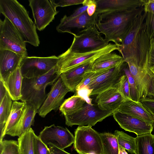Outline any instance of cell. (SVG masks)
<instances>
[{"mask_svg":"<svg viewBox=\"0 0 154 154\" xmlns=\"http://www.w3.org/2000/svg\"><path fill=\"white\" fill-rule=\"evenodd\" d=\"M135 154H154V135L151 133L135 138Z\"/></svg>","mask_w":154,"mask_h":154,"instance_id":"25","label":"cell"},{"mask_svg":"<svg viewBox=\"0 0 154 154\" xmlns=\"http://www.w3.org/2000/svg\"><path fill=\"white\" fill-rule=\"evenodd\" d=\"M59 59L55 55L23 57L20 65L23 76L31 78L43 75L57 66Z\"/></svg>","mask_w":154,"mask_h":154,"instance_id":"10","label":"cell"},{"mask_svg":"<svg viewBox=\"0 0 154 154\" xmlns=\"http://www.w3.org/2000/svg\"><path fill=\"white\" fill-rule=\"evenodd\" d=\"M123 64L107 69L87 86L92 90L91 95H96L113 87L122 74Z\"/></svg>","mask_w":154,"mask_h":154,"instance_id":"15","label":"cell"},{"mask_svg":"<svg viewBox=\"0 0 154 154\" xmlns=\"http://www.w3.org/2000/svg\"><path fill=\"white\" fill-rule=\"evenodd\" d=\"M93 60L78 66L61 74L60 77L71 92H74L86 71L91 70Z\"/></svg>","mask_w":154,"mask_h":154,"instance_id":"20","label":"cell"},{"mask_svg":"<svg viewBox=\"0 0 154 154\" xmlns=\"http://www.w3.org/2000/svg\"><path fill=\"white\" fill-rule=\"evenodd\" d=\"M29 2L36 28L42 31L53 21L58 11L50 0H29Z\"/></svg>","mask_w":154,"mask_h":154,"instance_id":"12","label":"cell"},{"mask_svg":"<svg viewBox=\"0 0 154 154\" xmlns=\"http://www.w3.org/2000/svg\"><path fill=\"white\" fill-rule=\"evenodd\" d=\"M0 154H20L18 141L3 140L0 142Z\"/></svg>","mask_w":154,"mask_h":154,"instance_id":"33","label":"cell"},{"mask_svg":"<svg viewBox=\"0 0 154 154\" xmlns=\"http://www.w3.org/2000/svg\"><path fill=\"white\" fill-rule=\"evenodd\" d=\"M113 134L116 137L119 146L126 150L129 153L134 154L135 149V138L124 132L115 130Z\"/></svg>","mask_w":154,"mask_h":154,"instance_id":"31","label":"cell"},{"mask_svg":"<svg viewBox=\"0 0 154 154\" xmlns=\"http://www.w3.org/2000/svg\"><path fill=\"white\" fill-rule=\"evenodd\" d=\"M145 24L147 33L150 40L154 38V15L147 13L145 19Z\"/></svg>","mask_w":154,"mask_h":154,"instance_id":"37","label":"cell"},{"mask_svg":"<svg viewBox=\"0 0 154 154\" xmlns=\"http://www.w3.org/2000/svg\"><path fill=\"white\" fill-rule=\"evenodd\" d=\"M25 102L14 101L11 113L5 125L3 137L6 133L13 128L19 120L26 106Z\"/></svg>","mask_w":154,"mask_h":154,"instance_id":"28","label":"cell"},{"mask_svg":"<svg viewBox=\"0 0 154 154\" xmlns=\"http://www.w3.org/2000/svg\"><path fill=\"white\" fill-rule=\"evenodd\" d=\"M125 99L116 88L112 87L97 94L95 102L101 109L113 113Z\"/></svg>","mask_w":154,"mask_h":154,"instance_id":"18","label":"cell"},{"mask_svg":"<svg viewBox=\"0 0 154 154\" xmlns=\"http://www.w3.org/2000/svg\"><path fill=\"white\" fill-rule=\"evenodd\" d=\"M23 79L19 66L10 73L3 80H0L14 101L21 99Z\"/></svg>","mask_w":154,"mask_h":154,"instance_id":"22","label":"cell"},{"mask_svg":"<svg viewBox=\"0 0 154 154\" xmlns=\"http://www.w3.org/2000/svg\"><path fill=\"white\" fill-rule=\"evenodd\" d=\"M122 75L113 87L117 89L124 97L125 100H131L130 94L128 77L122 71Z\"/></svg>","mask_w":154,"mask_h":154,"instance_id":"32","label":"cell"},{"mask_svg":"<svg viewBox=\"0 0 154 154\" xmlns=\"http://www.w3.org/2000/svg\"><path fill=\"white\" fill-rule=\"evenodd\" d=\"M97 8L95 0L93 2L88 5L87 10V12L90 16H92L95 13Z\"/></svg>","mask_w":154,"mask_h":154,"instance_id":"45","label":"cell"},{"mask_svg":"<svg viewBox=\"0 0 154 154\" xmlns=\"http://www.w3.org/2000/svg\"><path fill=\"white\" fill-rule=\"evenodd\" d=\"M54 7H64L82 4L84 0H50Z\"/></svg>","mask_w":154,"mask_h":154,"instance_id":"38","label":"cell"},{"mask_svg":"<svg viewBox=\"0 0 154 154\" xmlns=\"http://www.w3.org/2000/svg\"><path fill=\"white\" fill-rule=\"evenodd\" d=\"M51 154H72L65 151L64 150L59 148L51 144L48 145Z\"/></svg>","mask_w":154,"mask_h":154,"instance_id":"44","label":"cell"},{"mask_svg":"<svg viewBox=\"0 0 154 154\" xmlns=\"http://www.w3.org/2000/svg\"><path fill=\"white\" fill-rule=\"evenodd\" d=\"M107 69L95 71L89 70L85 72L83 75L82 81L77 87L76 90L85 86H87L90 83L105 72Z\"/></svg>","mask_w":154,"mask_h":154,"instance_id":"35","label":"cell"},{"mask_svg":"<svg viewBox=\"0 0 154 154\" xmlns=\"http://www.w3.org/2000/svg\"><path fill=\"white\" fill-rule=\"evenodd\" d=\"M26 102L21 117L17 123L5 134L11 136L19 137L33 125L35 116L38 110L30 103Z\"/></svg>","mask_w":154,"mask_h":154,"instance_id":"19","label":"cell"},{"mask_svg":"<svg viewBox=\"0 0 154 154\" xmlns=\"http://www.w3.org/2000/svg\"><path fill=\"white\" fill-rule=\"evenodd\" d=\"M117 110L153 124L154 119L152 115L141 102L125 100Z\"/></svg>","mask_w":154,"mask_h":154,"instance_id":"21","label":"cell"},{"mask_svg":"<svg viewBox=\"0 0 154 154\" xmlns=\"http://www.w3.org/2000/svg\"><path fill=\"white\" fill-rule=\"evenodd\" d=\"M125 62L123 57L112 52L102 55L93 62L91 70L95 71L108 69Z\"/></svg>","mask_w":154,"mask_h":154,"instance_id":"24","label":"cell"},{"mask_svg":"<svg viewBox=\"0 0 154 154\" xmlns=\"http://www.w3.org/2000/svg\"><path fill=\"white\" fill-rule=\"evenodd\" d=\"M77 95L83 98L85 101L86 103L91 105L92 103V99L90 98L92 90L89 89L87 86H85L76 90Z\"/></svg>","mask_w":154,"mask_h":154,"instance_id":"39","label":"cell"},{"mask_svg":"<svg viewBox=\"0 0 154 154\" xmlns=\"http://www.w3.org/2000/svg\"><path fill=\"white\" fill-rule=\"evenodd\" d=\"M57 66L42 76L23 78L21 90V101L31 103L38 110L45 100L47 95L46 87L53 84L60 77Z\"/></svg>","mask_w":154,"mask_h":154,"instance_id":"4","label":"cell"},{"mask_svg":"<svg viewBox=\"0 0 154 154\" xmlns=\"http://www.w3.org/2000/svg\"><path fill=\"white\" fill-rule=\"evenodd\" d=\"M38 137L48 146L51 144L63 150L73 143L75 139L74 136L66 128L54 124L45 126Z\"/></svg>","mask_w":154,"mask_h":154,"instance_id":"11","label":"cell"},{"mask_svg":"<svg viewBox=\"0 0 154 154\" xmlns=\"http://www.w3.org/2000/svg\"><path fill=\"white\" fill-rule=\"evenodd\" d=\"M146 0H95V13L131 10L143 6Z\"/></svg>","mask_w":154,"mask_h":154,"instance_id":"17","label":"cell"},{"mask_svg":"<svg viewBox=\"0 0 154 154\" xmlns=\"http://www.w3.org/2000/svg\"><path fill=\"white\" fill-rule=\"evenodd\" d=\"M144 11L143 6L125 11H115L98 15L95 25L108 42L118 47L129 31L137 17Z\"/></svg>","mask_w":154,"mask_h":154,"instance_id":"2","label":"cell"},{"mask_svg":"<svg viewBox=\"0 0 154 154\" xmlns=\"http://www.w3.org/2000/svg\"><path fill=\"white\" fill-rule=\"evenodd\" d=\"M119 154H128L125 150L123 148L119 146Z\"/></svg>","mask_w":154,"mask_h":154,"instance_id":"47","label":"cell"},{"mask_svg":"<svg viewBox=\"0 0 154 154\" xmlns=\"http://www.w3.org/2000/svg\"><path fill=\"white\" fill-rule=\"evenodd\" d=\"M0 101L1 100L3 99L7 91L4 86L2 82L0 81Z\"/></svg>","mask_w":154,"mask_h":154,"instance_id":"46","label":"cell"},{"mask_svg":"<svg viewBox=\"0 0 154 154\" xmlns=\"http://www.w3.org/2000/svg\"><path fill=\"white\" fill-rule=\"evenodd\" d=\"M143 6L144 12L154 15V0H146Z\"/></svg>","mask_w":154,"mask_h":154,"instance_id":"42","label":"cell"},{"mask_svg":"<svg viewBox=\"0 0 154 154\" xmlns=\"http://www.w3.org/2000/svg\"><path fill=\"white\" fill-rule=\"evenodd\" d=\"M120 127L126 131L133 132L137 136L151 133L153 127L137 118L117 110L112 115Z\"/></svg>","mask_w":154,"mask_h":154,"instance_id":"14","label":"cell"},{"mask_svg":"<svg viewBox=\"0 0 154 154\" xmlns=\"http://www.w3.org/2000/svg\"><path fill=\"white\" fill-rule=\"evenodd\" d=\"M35 134L31 128L18 139L20 154H34V140Z\"/></svg>","mask_w":154,"mask_h":154,"instance_id":"27","label":"cell"},{"mask_svg":"<svg viewBox=\"0 0 154 154\" xmlns=\"http://www.w3.org/2000/svg\"><path fill=\"white\" fill-rule=\"evenodd\" d=\"M140 102L152 115L154 119L153 126L154 128V99L147 98Z\"/></svg>","mask_w":154,"mask_h":154,"instance_id":"40","label":"cell"},{"mask_svg":"<svg viewBox=\"0 0 154 154\" xmlns=\"http://www.w3.org/2000/svg\"><path fill=\"white\" fill-rule=\"evenodd\" d=\"M88 7V6L83 5L77 9L71 15L68 16L66 15L67 18L71 19L79 16L86 11Z\"/></svg>","mask_w":154,"mask_h":154,"instance_id":"43","label":"cell"},{"mask_svg":"<svg viewBox=\"0 0 154 154\" xmlns=\"http://www.w3.org/2000/svg\"><path fill=\"white\" fill-rule=\"evenodd\" d=\"M91 127L79 126L75 131L73 146L79 154H103L100 134Z\"/></svg>","mask_w":154,"mask_h":154,"instance_id":"6","label":"cell"},{"mask_svg":"<svg viewBox=\"0 0 154 154\" xmlns=\"http://www.w3.org/2000/svg\"><path fill=\"white\" fill-rule=\"evenodd\" d=\"M13 101L7 91L0 101V142L3 140L4 128L11 112Z\"/></svg>","mask_w":154,"mask_h":154,"instance_id":"26","label":"cell"},{"mask_svg":"<svg viewBox=\"0 0 154 154\" xmlns=\"http://www.w3.org/2000/svg\"><path fill=\"white\" fill-rule=\"evenodd\" d=\"M98 15L95 12L92 16L88 14L87 11L79 16L71 19H67L65 15L61 19L56 27L57 31L60 33H73L72 30L75 28L85 29L93 25H95Z\"/></svg>","mask_w":154,"mask_h":154,"instance_id":"16","label":"cell"},{"mask_svg":"<svg viewBox=\"0 0 154 154\" xmlns=\"http://www.w3.org/2000/svg\"><path fill=\"white\" fill-rule=\"evenodd\" d=\"M113 113L101 109L97 105H91L86 103L74 112L65 116V124L70 127L74 125L92 127Z\"/></svg>","mask_w":154,"mask_h":154,"instance_id":"8","label":"cell"},{"mask_svg":"<svg viewBox=\"0 0 154 154\" xmlns=\"http://www.w3.org/2000/svg\"><path fill=\"white\" fill-rule=\"evenodd\" d=\"M150 69L152 72L154 73V66L150 68Z\"/></svg>","mask_w":154,"mask_h":154,"instance_id":"49","label":"cell"},{"mask_svg":"<svg viewBox=\"0 0 154 154\" xmlns=\"http://www.w3.org/2000/svg\"><path fill=\"white\" fill-rule=\"evenodd\" d=\"M118 50L117 45L109 44L100 49L92 51L79 53L72 52L69 49L58 57L59 60L57 67L59 73L66 72L83 64L94 60L103 55Z\"/></svg>","mask_w":154,"mask_h":154,"instance_id":"5","label":"cell"},{"mask_svg":"<svg viewBox=\"0 0 154 154\" xmlns=\"http://www.w3.org/2000/svg\"><path fill=\"white\" fill-rule=\"evenodd\" d=\"M125 63L123 65L122 71L127 75L128 79L131 97L132 100L138 101L137 88L135 81L130 72L128 64Z\"/></svg>","mask_w":154,"mask_h":154,"instance_id":"34","label":"cell"},{"mask_svg":"<svg viewBox=\"0 0 154 154\" xmlns=\"http://www.w3.org/2000/svg\"><path fill=\"white\" fill-rule=\"evenodd\" d=\"M100 134L103 146V154H119V146L116 137L109 132Z\"/></svg>","mask_w":154,"mask_h":154,"instance_id":"30","label":"cell"},{"mask_svg":"<svg viewBox=\"0 0 154 154\" xmlns=\"http://www.w3.org/2000/svg\"><path fill=\"white\" fill-rule=\"evenodd\" d=\"M151 74H152V78L153 83V87H154V73L152 72L151 71ZM152 99H154V95H153V98Z\"/></svg>","mask_w":154,"mask_h":154,"instance_id":"48","label":"cell"},{"mask_svg":"<svg viewBox=\"0 0 154 154\" xmlns=\"http://www.w3.org/2000/svg\"><path fill=\"white\" fill-rule=\"evenodd\" d=\"M154 66V38L150 40L148 60L149 68Z\"/></svg>","mask_w":154,"mask_h":154,"instance_id":"41","label":"cell"},{"mask_svg":"<svg viewBox=\"0 0 154 154\" xmlns=\"http://www.w3.org/2000/svg\"><path fill=\"white\" fill-rule=\"evenodd\" d=\"M70 90L66 86L60 76L53 84L43 103L38 110L39 115L45 117L52 110L57 111L63 102L66 94Z\"/></svg>","mask_w":154,"mask_h":154,"instance_id":"13","label":"cell"},{"mask_svg":"<svg viewBox=\"0 0 154 154\" xmlns=\"http://www.w3.org/2000/svg\"><path fill=\"white\" fill-rule=\"evenodd\" d=\"M147 13L140 14L129 31L118 46L125 62L148 66L150 39L146 32L145 19Z\"/></svg>","mask_w":154,"mask_h":154,"instance_id":"1","label":"cell"},{"mask_svg":"<svg viewBox=\"0 0 154 154\" xmlns=\"http://www.w3.org/2000/svg\"><path fill=\"white\" fill-rule=\"evenodd\" d=\"M94 154V153H88V154Z\"/></svg>","mask_w":154,"mask_h":154,"instance_id":"50","label":"cell"},{"mask_svg":"<svg viewBox=\"0 0 154 154\" xmlns=\"http://www.w3.org/2000/svg\"><path fill=\"white\" fill-rule=\"evenodd\" d=\"M23 57L12 51L0 49V80H3L20 66Z\"/></svg>","mask_w":154,"mask_h":154,"instance_id":"23","label":"cell"},{"mask_svg":"<svg viewBox=\"0 0 154 154\" xmlns=\"http://www.w3.org/2000/svg\"><path fill=\"white\" fill-rule=\"evenodd\" d=\"M34 154H51L49 148L35 135L34 140Z\"/></svg>","mask_w":154,"mask_h":154,"instance_id":"36","label":"cell"},{"mask_svg":"<svg viewBox=\"0 0 154 154\" xmlns=\"http://www.w3.org/2000/svg\"><path fill=\"white\" fill-rule=\"evenodd\" d=\"M74 38L68 48L76 53H84L102 48L107 45L109 42L101 36L95 25L84 29L77 35H72Z\"/></svg>","mask_w":154,"mask_h":154,"instance_id":"7","label":"cell"},{"mask_svg":"<svg viewBox=\"0 0 154 154\" xmlns=\"http://www.w3.org/2000/svg\"><path fill=\"white\" fill-rule=\"evenodd\" d=\"M85 100L76 95L66 99L59 108L60 111L64 116L71 114L82 107Z\"/></svg>","mask_w":154,"mask_h":154,"instance_id":"29","label":"cell"},{"mask_svg":"<svg viewBox=\"0 0 154 154\" xmlns=\"http://www.w3.org/2000/svg\"><path fill=\"white\" fill-rule=\"evenodd\" d=\"M0 12L11 22L26 43L38 46L36 26L22 5L16 0H0Z\"/></svg>","mask_w":154,"mask_h":154,"instance_id":"3","label":"cell"},{"mask_svg":"<svg viewBox=\"0 0 154 154\" xmlns=\"http://www.w3.org/2000/svg\"><path fill=\"white\" fill-rule=\"evenodd\" d=\"M26 42L19 33L7 18L0 20V49L9 50L27 56Z\"/></svg>","mask_w":154,"mask_h":154,"instance_id":"9","label":"cell"}]
</instances>
